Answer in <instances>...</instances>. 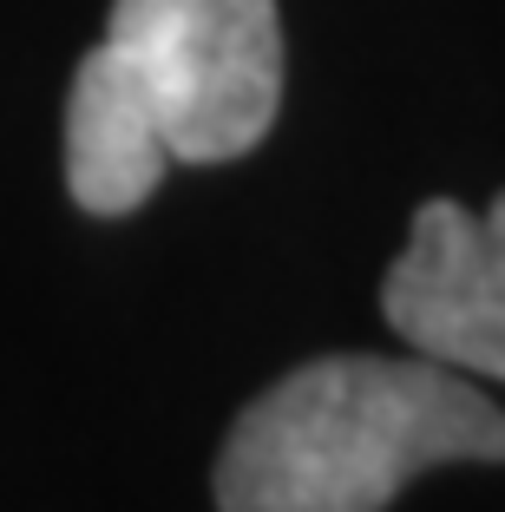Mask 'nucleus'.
Returning <instances> with one entry per match:
<instances>
[{
  "instance_id": "nucleus-1",
  "label": "nucleus",
  "mask_w": 505,
  "mask_h": 512,
  "mask_svg": "<svg viewBox=\"0 0 505 512\" xmlns=\"http://www.w3.org/2000/svg\"><path fill=\"white\" fill-rule=\"evenodd\" d=\"M283 112L276 0H112L66 92V191L132 217L171 165H230Z\"/></svg>"
},
{
  "instance_id": "nucleus-2",
  "label": "nucleus",
  "mask_w": 505,
  "mask_h": 512,
  "mask_svg": "<svg viewBox=\"0 0 505 512\" xmlns=\"http://www.w3.org/2000/svg\"><path fill=\"white\" fill-rule=\"evenodd\" d=\"M453 460H505V414L473 375L427 355H322L237 414L217 512H387Z\"/></svg>"
},
{
  "instance_id": "nucleus-3",
  "label": "nucleus",
  "mask_w": 505,
  "mask_h": 512,
  "mask_svg": "<svg viewBox=\"0 0 505 512\" xmlns=\"http://www.w3.org/2000/svg\"><path fill=\"white\" fill-rule=\"evenodd\" d=\"M381 316L414 355L505 381V191L486 211L427 197L381 283Z\"/></svg>"
}]
</instances>
